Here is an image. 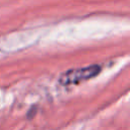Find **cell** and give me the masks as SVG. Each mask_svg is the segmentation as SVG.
Here are the masks:
<instances>
[{"instance_id": "6da1fadb", "label": "cell", "mask_w": 130, "mask_h": 130, "mask_svg": "<svg viewBox=\"0 0 130 130\" xmlns=\"http://www.w3.org/2000/svg\"><path fill=\"white\" fill-rule=\"evenodd\" d=\"M101 72V66L99 65H89L86 67L70 69L62 73L59 77V83L62 85L77 84L83 82L90 78H93Z\"/></svg>"}]
</instances>
